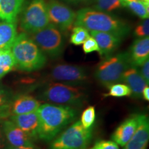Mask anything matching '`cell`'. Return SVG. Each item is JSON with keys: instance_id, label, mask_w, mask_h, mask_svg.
Listing matches in <instances>:
<instances>
[{"instance_id": "1", "label": "cell", "mask_w": 149, "mask_h": 149, "mask_svg": "<svg viewBox=\"0 0 149 149\" xmlns=\"http://www.w3.org/2000/svg\"><path fill=\"white\" fill-rule=\"evenodd\" d=\"M39 118L38 138L53 140L76 119L77 112L73 107L46 103L37 110Z\"/></svg>"}, {"instance_id": "2", "label": "cell", "mask_w": 149, "mask_h": 149, "mask_svg": "<svg viewBox=\"0 0 149 149\" xmlns=\"http://www.w3.org/2000/svg\"><path fill=\"white\" fill-rule=\"evenodd\" d=\"M74 26L84 28L88 31L109 33L123 38L129 33L125 22L106 13L91 8H84L76 13Z\"/></svg>"}, {"instance_id": "3", "label": "cell", "mask_w": 149, "mask_h": 149, "mask_svg": "<svg viewBox=\"0 0 149 149\" xmlns=\"http://www.w3.org/2000/svg\"><path fill=\"white\" fill-rule=\"evenodd\" d=\"M10 51L15 66L24 71L32 72L41 69L46 63L45 54L25 33L17 36Z\"/></svg>"}, {"instance_id": "4", "label": "cell", "mask_w": 149, "mask_h": 149, "mask_svg": "<svg viewBox=\"0 0 149 149\" xmlns=\"http://www.w3.org/2000/svg\"><path fill=\"white\" fill-rule=\"evenodd\" d=\"M86 93L78 87L61 83H51L41 91L42 102L66 107H80L86 100Z\"/></svg>"}, {"instance_id": "5", "label": "cell", "mask_w": 149, "mask_h": 149, "mask_svg": "<svg viewBox=\"0 0 149 149\" xmlns=\"http://www.w3.org/2000/svg\"><path fill=\"white\" fill-rule=\"evenodd\" d=\"M131 65L128 53L109 56L98 64L95 77L102 85L109 88L111 85L122 81L123 73Z\"/></svg>"}, {"instance_id": "6", "label": "cell", "mask_w": 149, "mask_h": 149, "mask_svg": "<svg viewBox=\"0 0 149 149\" xmlns=\"http://www.w3.org/2000/svg\"><path fill=\"white\" fill-rule=\"evenodd\" d=\"M92 135V128L86 129L77 121L53 139L49 149H86Z\"/></svg>"}, {"instance_id": "7", "label": "cell", "mask_w": 149, "mask_h": 149, "mask_svg": "<svg viewBox=\"0 0 149 149\" xmlns=\"http://www.w3.org/2000/svg\"><path fill=\"white\" fill-rule=\"evenodd\" d=\"M31 39L43 53L51 57H57L62 53L64 37L60 30L52 24L33 33Z\"/></svg>"}, {"instance_id": "8", "label": "cell", "mask_w": 149, "mask_h": 149, "mask_svg": "<svg viewBox=\"0 0 149 149\" xmlns=\"http://www.w3.org/2000/svg\"><path fill=\"white\" fill-rule=\"evenodd\" d=\"M49 24L45 0H32L22 15V29L26 32L33 34L44 29Z\"/></svg>"}, {"instance_id": "9", "label": "cell", "mask_w": 149, "mask_h": 149, "mask_svg": "<svg viewBox=\"0 0 149 149\" xmlns=\"http://www.w3.org/2000/svg\"><path fill=\"white\" fill-rule=\"evenodd\" d=\"M50 77L55 81L71 86L85 84L88 79L84 68L70 64H58L53 67L50 72Z\"/></svg>"}, {"instance_id": "10", "label": "cell", "mask_w": 149, "mask_h": 149, "mask_svg": "<svg viewBox=\"0 0 149 149\" xmlns=\"http://www.w3.org/2000/svg\"><path fill=\"white\" fill-rule=\"evenodd\" d=\"M46 6L50 22L60 31H66L74 24L76 13L69 7L57 0H50Z\"/></svg>"}, {"instance_id": "11", "label": "cell", "mask_w": 149, "mask_h": 149, "mask_svg": "<svg viewBox=\"0 0 149 149\" xmlns=\"http://www.w3.org/2000/svg\"><path fill=\"white\" fill-rule=\"evenodd\" d=\"M2 131L10 146L15 147L33 146V140L11 120H4Z\"/></svg>"}, {"instance_id": "12", "label": "cell", "mask_w": 149, "mask_h": 149, "mask_svg": "<svg viewBox=\"0 0 149 149\" xmlns=\"http://www.w3.org/2000/svg\"><path fill=\"white\" fill-rule=\"evenodd\" d=\"M141 115L135 114L130 116L117 127L112 135V139L117 144L124 146L133 137L140 122Z\"/></svg>"}, {"instance_id": "13", "label": "cell", "mask_w": 149, "mask_h": 149, "mask_svg": "<svg viewBox=\"0 0 149 149\" xmlns=\"http://www.w3.org/2000/svg\"><path fill=\"white\" fill-rule=\"evenodd\" d=\"M10 120L25 132L33 140L38 138L39 118L37 111L22 115H13Z\"/></svg>"}, {"instance_id": "14", "label": "cell", "mask_w": 149, "mask_h": 149, "mask_svg": "<svg viewBox=\"0 0 149 149\" xmlns=\"http://www.w3.org/2000/svg\"><path fill=\"white\" fill-rule=\"evenodd\" d=\"M91 36L95 40L102 57H109L120 45L122 38L109 33L89 31Z\"/></svg>"}, {"instance_id": "15", "label": "cell", "mask_w": 149, "mask_h": 149, "mask_svg": "<svg viewBox=\"0 0 149 149\" xmlns=\"http://www.w3.org/2000/svg\"><path fill=\"white\" fill-rule=\"evenodd\" d=\"M149 140V121L147 115H141L140 122L133 137L124 149H146Z\"/></svg>"}, {"instance_id": "16", "label": "cell", "mask_w": 149, "mask_h": 149, "mask_svg": "<svg viewBox=\"0 0 149 149\" xmlns=\"http://www.w3.org/2000/svg\"><path fill=\"white\" fill-rule=\"evenodd\" d=\"M41 104L40 101L31 95H19L10 104V115H22L37 111Z\"/></svg>"}, {"instance_id": "17", "label": "cell", "mask_w": 149, "mask_h": 149, "mask_svg": "<svg viewBox=\"0 0 149 149\" xmlns=\"http://www.w3.org/2000/svg\"><path fill=\"white\" fill-rule=\"evenodd\" d=\"M122 81L127 85L131 91V95L135 98L141 97V93L145 87L148 86L139 72L135 68H129L122 74Z\"/></svg>"}, {"instance_id": "18", "label": "cell", "mask_w": 149, "mask_h": 149, "mask_svg": "<svg viewBox=\"0 0 149 149\" xmlns=\"http://www.w3.org/2000/svg\"><path fill=\"white\" fill-rule=\"evenodd\" d=\"M129 55L130 65L133 67L140 66L149 57V38H137L130 48Z\"/></svg>"}, {"instance_id": "19", "label": "cell", "mask_w": 149, "mask_h": 149, "mask_svg": "<svg viewBox=\"0 0 149 149\" xmlns=\"http://www.w3.org/2000/svg\"><path fill=\"white\" fill-rule=\"evenodd\" d=\"M24 1V0H0V19L6 22H15Z\"/></svg>"}, {"instance_id": "20", "label": "cell", "mask_w": 149, "mask_h": 149, "mask_svg": "<svg viewBox=\"0 0 149 149\" xmlns=\"http://www.w3.org/2000/svg\"><path fill=\"white\" fill-rule=\"evenodd\" d=\"M17 36L15 22H0V51L10 50Z\"/></svg>"}, {"instance_id": "21", "label": "cell", "mask_w": 149, "mask_h": 149, "mask_svg": "<svg viewBox=\"0 0 149 149\" xmlns=\"http://www.w3.org/2000/svg\"><path fill=\"white\" fill-rule=\"evenodd\" d=\"M121 2L123 6L128 7L141 19L148 18V2L143 0H121Z\"/></svg>"}, {"instance_id": "22", "label": "cell", "mask_w": 149, "mask_h": 149, "mask_svg": "<svg viewBox=\"0 0 149 149\" xmlns=\"http://www.w3.org/2000/svg\"><path fill=\"white\" fill-rule=\"evenodd\" d=\"M15 67V61L10 50L3 51L0 59V79Z\"/></svg>"}, {"instance_id": "23", "label": "cell", "mask_w": 149, "mask_h": 149, "mask_svg": "<svg viewBox=\"0 0 149 149\" xmlns=\"http://www.w3.org/2000/svg\"><path fill=\"white\" fill-rule=\"evenodd\" d=\"M95 8L97 10L109 13L122 6L121 0H95Z\"/></svg>"}, {"instance_id": "24", "label": "cell", "mask_w": 149, "mask_h": 149, "mask_svg": "<svg viewBox=\"0 0 149 149\" xmlns=\"http://www.w3.org/2000/svg\"><path fill=\"white\" fill-rule=\"evenodd\" d=\"M90 36L89 31H87L84 28L81 26H74L72 29L70 42L74 45L79 46L81 44H83V43Z\"/></svg>"}, {"instance_id": "25", "label": "cell", "mask_w": 149, "mask_h": 149, "mask_svg": "<svg viewBox=\"0 0 149 149\" xmlns=\"http://www.w3.org/2000/svg\"><path fill=\"white\" fill-rule=\"evenodd\" d=\"M109 88V93L104 95V96L122 97L131 95V91H130L129 87H128L127 85L124 84H115L111 85Z\"/></svg>"}, {"instance_id": "26", "label": "cell", "mask_w": 149, "mask_h": 149, "mask_svg": "<svg viewBox=\"0 0 149 149\" xmlns=\"http://www.w3.org/2000/svg\"><path fill=\"white\" fill-rule=\"evenodd\" d=\"M95 108L93 106H91L84 111L81 114L80 122L84 128L86 129H88L93 126L95 121Z\"/></svg>"}, {"instance_id": "27", "label": "cell", "mask_w": 149, "mask_h": 149, "mask_svg": "<svg viewBox=\"0 0 149 149\" xmlns=\"http://www.w3.org/2000/svg\"><path fill=\"white\" fill-rule=\"evenodd\" d=\"M134 34L137 38H144L148 37L149 35V21L148 18L145 19L144 21L139 24L135 30Z\"/></svg>"}, {"instance_id": "28", "label": "cell", "mask_w": 149, "mask_h": 149, "mask_svg": "<svg viewBox=\"0 0 149 149\" xmlns=\"http://www.w3.org/2000/svg\"><path fill=\"white\" fill-rule=\"evenodd\" d=\"M87 149H120L118 144L110 140H99L91 148Z\"/></svg>"}, {"instance_id": "29", "label": "cell", "mask_w": 149, "mask_h": 149, "mask_svg": "<svg viewBox=\"0 0 149 149\" xmlns=\"http://www.w3.org/2000/svg\"><path fill=\"white\" fill-rule=\"evenodd\" d=\"M83 51L86 54L94 51L99 52V46L97 43L92 36H90L83 43Z\"/></svg>"}, {"instance_id": "30", "label": "cell", "mask_w": 149, "mask_h": 149, "mask_svg": "<svg viewBox=\"0 0 149 149\" xmlns=\"http://www.w3.org/2000/svg\"><path fill=\"white\" fill-rule=\"evenodd\" d=\"M10 94L4 88L0 86V107L10 106Z\"/></svg>"}, {"instance_id": "31", "label": "cell", "mask_w": 149, "mask_h": 149, "mask_svg": "<svg viewBox=\"0 0 149 149\" xmlns=\"http://www.w3.org/2000/svg\"><path fill=\"white\" fill-rule=\"evenodd\" d=\"M140 72L139 73L141 74V75L142 76V77L144 78L147 84L148 85L149 84V60L147 59L146 61H145L144 63L140 66Z\"/></svg>"}, {"instance_id": "32", "label": "cell", "mask_w": 149, "mask_h": 149, "mask_svg": "<svg viewBox=\"0 0 149 149\" xmlns=\"http://www.w3.org/2000/svg\"><path fill=\"white\" fill-rule=\"evenodd\" d=\"M9 115H10V106L0 107V120H4V119L7 118Z\"/></svg>"}, {"instance_id": "33", "label": "cell", "mask_w": 149, "mask_h": 149, "mask_svg": "<svg viewBox=\"0 0 149 149\" xmlns=\"http://www.w3.org/2000/svg\"><path fill=\"white\" fill-rule=\"evenodd\" d=\"M6 138L3 135L2 129L0 128V149H5L6 146Z\"/></svg>"}, {"instance_id": "34", "label": "cell", "mask_w": 149, "mask_h": 149, "mask_svg": "<svg viewBox=\"0 0 149 149\" xmlns=\"http://www.w3.org/2000/svg\"><path fill=\"white\" fill-rule=\"evenodd\" d=\"M5 149H41L38 147H37L35 145L33 146H20V147H15L12 146H6Z\"/></svg>"}, {"instance_id": "35", "label": "cell", "mask_w": 149, "mask_h": 149, "mask_svg": "<svg viewBox=\"0 0 149 149\" xmlns=\"http://www.w3.org/2000/svg\"><path fill=\"white\" fill-rule=\"evenodd\" d=\"M141 97H143V98L146 101H149V87L148 86L145 87L144 90L141 93Z\"/></svg>"}, {"instance_id": "36", "label": "cell", "mask_w": 149, "mask_h": 149, "mask_svg": "<svg viewBox=\"0 0 149 149\" xmlns=\"http://www.w3.org/2000/svg\"><path fill=\"white\" fill-rule=\"evenodd\" d=\"M64 1H68V2H71V3H78L81 2V1H85V0H64Z\"/></svg>"}, {"instance_id": "37", "label": "cell", "mask_w": 149, "mask_h": 149, "mask_svg": "<svg viewBox=\"0 0 149 149\" xmlns=\"http://www.w3.org/2000/svg\"><path fill=\"white\" fill-rule=\"evenodd\" d=\"M3 51H0V59H1V55H2V53H3Z\"/></svg>"}, {"instance_id": "38", "label": "cell", "mask_w": 149, "mask_h": 149, "mask_svg": "<svg viewBox=\"0 0 149 149\" xmlns=\"http://www.w3.org/2000/svg\"><path fill=\"white\" fill-rule=\"evenodd\" d=\"M143 1H146V2H148V1H149V0H143Z\"/></svg>"}]
</instances>
